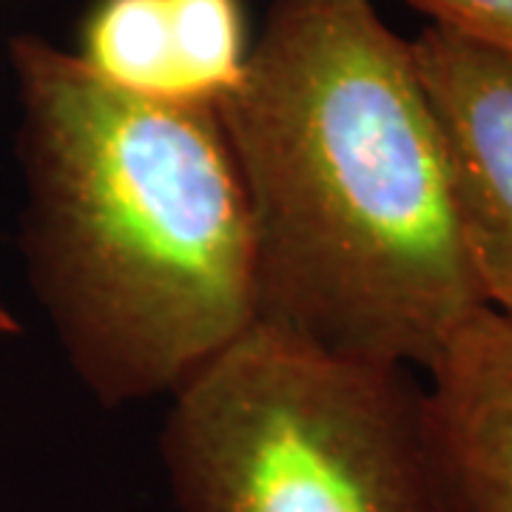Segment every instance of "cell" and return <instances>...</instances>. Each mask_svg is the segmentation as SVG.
Segmentation results:
<instances>
[{
	"label": "cell",
	"mask_w": 512,
	"mask_h": 512,
	"mask_svg": "<svg viewBox=\"0 0 512 512\" xmlns=\"http://www.w3.org/2000/svg\"><path fill=\"white\" fill-rule=\"evenodd\" d=\"M23 251L77 376L103 404L171 396L256 325L251 222L211 106L123 92L35 35L9 46Z\"/></svg>",
	"instance_id": "2"
},
{
	"label": "cell",
	"mask_w": 512,
	"mask_h": 512,
	"mask_svg": "<svg viewBox=\"0 0 512 512\" xmlns=\"http://www.w3.org/2000/svg\"><path fill=\"white\" fill-rule=\"evenodd\" d=\"M433 26L512 55V0H407Z\"/></svg>",
	"instance_id": "7"
},
{
	"label": "cell",
	"mask_w": 512,
	"mask_h": 512,
	"mask_svg": "<svg viewBox=\"0 0 512 512\" xmlns=\"http://www.w3.org/2000/svg\"><path fill=\"white\" fill-rule=\"evenodd\" d=\"M410 46L484 302L512 316V55L433 23Z\"/></svg>",
	"instance_id": "4"
},
{
	"label": "cell",
	"mask_w": 512,
	"mask_h": 512,
	"mask_svg": "<svg viewBox=\"0 0 512 512\" xmlns=\"http://www.w3.org/2000/svg\"><path fill=\"white\" fill-rule=\"evenodd\" d=\"M160 453L180 512H433L407 367L259 325L171 393Z\"/></svg>",
	"instance_id": "3"
},
{
	"label": "cell",
	"mask_w": 512,
	"mask_h": 512,
	"mask_svg": "<svg viewBox=\"0 0 512 512\" xmlns=\"http://www.w3.org/2000/svg\"><path fill=\"white\" fill-rule=\"evenodd\" d=\"M83 60L123 92L217 106L245 72L239 0H100Z\"/></svg>",
	"instance_id": "6"
},
{
	"label": "cell",
	"mask_w": 512,
	"mask_h": 512,
	"mask_svg": "<svg viewBox=\"0 0 512 512\" xmlns=\"http://www.w3.org/2000/svg\"><path fill=\"white\" fill-rule=\"evenodd\" d=\"M214 111L248 205L259 328L424 370L487 305L413 46L373 0H274Z\"/></svg>",
	"instance_id": "1"
},
{
	"label": "cell",
	"mask_w": 512,
	"mask_h": 512,
	"mask_svg": "<svg viewBox=\"0 0 512 512\" xmlns=\"http://www.w3.org/2000/svg\"><path fill=\"white\" fill-rule=\"evenodd\" d=\"M424 370L433 512H512V316L481 305Z\"/></svg>",
	"instance_id": "5"
},
{
	"label": "cell",
	"mask_w": 512,
	"mask_h": 512,
	"mask_svg": "<svg viewBox=\"0 0 512 512\" xmlns=\"http://www.w3.org/2000/svg\"><path fill=\"white\" fill-rule=\"evenodd\" d=\"M0 333H18V322H15V316L6 311L3 305H0Z\"/></svg>",
	"instance_id": "8"
}]
</instances>
